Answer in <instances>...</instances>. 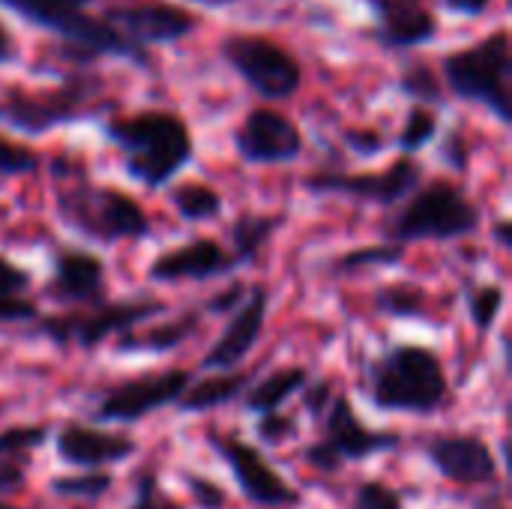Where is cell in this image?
<instances>
[{"label": "cell", "instance_id": "6da1fadb", "mask_svg": "<svg viewBox=\"0 0 512 509\" xmlns=\"http://www.w3.org/2000/svg\"><path fill=\"white\" fill-rule=\"evenodd\" d=\"M57 189L54 213L63 228L96 246L138 243L153 237V222L138 198L117 186L93 183L84 165L60 156L51 162Z\"/></svg>", "mask_w": 512, "mask_h": 509}, {"label": "cell", "instance_id": "7a4b0ae2", "mask_svg": "<svg viewBox=\"0 0 512 509\" xmlns=\"http://www.w3.org/2000/svg\"><path fill=\"white\" fill-rule=\"evenodd\" d=\"M363 390L375 411L435 417L453 399V384L441 354L429 345H390L366 360Z\"/></svg>", "mask_w": 512, "mask_h": 509}, {"label": "cell", "instance_id": "3957f363", "mask_svg": "<svg viewBox=\"0 0 512 509\" xmlns=\"http://www.w3.org/2000/svg\"><path fill=\"white\" fill-rule=\"evenodd\" d=\"M102 135L120 150L123 171L147 189L168 186L195 156L192 132L174 111L147 108L102 123Z\"/></svg>", "mask_w": 512, "mask_h": 509}, {"label": "cell", "instance_id": "277c9868", "mask_svg": "<svg viewBox=\"0 0 512 509\" xmlns=\"http://www.w3.org/2000/svg\"><path fill=\"white\" fill-rule=\"evenodd\" d=\"M483 225V210L471 195L447 180L435 177L423 183L402 207L384 222V243L408 249L411 243H453L477 234Z\"/></svg>", "mask_w": 512, "mask_h": 509}, {"label": "cell", "instance_id": "5b68a950", "mask_svg": "<svg viewBox=\"0 0 512 509\" xmlns=\"http://www.w3.org/2000/svg\"><path fill=\"white\" fill-rule=\"evenodd\" d=\"M6 9L18 12L24 21L60 36L78 63L93 57H120L135 66H147V51L135 48L120 30H114L102 15H90L93 0H0Z\"/></svg>", "mask_w": 512, "mask_h": 509}, {"label": "cell", "instance_id": "8992f818", "mask_svg": "<svg viewBox=\"0 0 512 509\" xmlns=\"http://www.w3.org/2000/svg\"><path fill=\"white\" fill-rule=\"evenodd\" d=\"M168 312L165 300L156 297H132V300H105L99 306L87 309H69V312H51L42 315L33 324V336L48 339L57 348H81L96 351L108 339L132 333L144 327L150 318Z\"/></svg>", "mask_w": 512, "mask_h": 509}, {"label": "cell", "instance_id": "52a82bcc", "mask_svg": "<svg viewBox=\"0 0 512 509\" xmlns=\"http://www.w3.org/2000/svg\"><path fill=\"white\" fill-rule=\"evenodd\" d=\"M321 435L303 447V462L318 474H339L348 462H366L381 453L402 447V435L393 429H372L360 420L351 396L339 387L324 417L318 420Z\"/></svg>", "mask_w": 512, "mask_h": 509}, {"label": "cell", "instance_id": "ba28073f", "mask_svg": "<svg viewBox=\"0 0 512 509\" xmlns=\"http://www.w3.org/2000/svg\"><path fill=\"white\" fill-rule=\"evenodd\" d=\"M512 57L507 30H498L477 45L453 51L444 57V78L447 87L465 99L489 108L504 126L512 123Z\"/></svg>", "mask_w": 512, "mask_h": 509}, {"label": "cell", "instance_id": "9c48e42d", "mask_svg": "<svg viewBox=\"0 0 512 509\" xmlns=\"http://www.w3.org/2000/svg\"><path fill=\"white\" fill-rule=\"evenodd\" d=\"M96 93H99V81L90 75H72L45 93H27L21 87H9L0 102V120L24 135H45L57 126L93 114Z\"/></svg>", "mask_w": 512, "mask_h": 509}, {"label": "cell", "instance_id": "30bf717a", "mask_svg": "<svg viewBox=\"0 0 512 509\" xmlns=\"http://www.w3.org/2000/svg\"><path fill=\"white\" fill-rule=\"evenodd\" d=\"M225 63L264 99H288L303 84L300 60L270 36L231 33L219 45Z\"/></svg>", "mask_w": 512, "mask_h": 509}, {"label": "cell", "instance_id": "8fae6325", "mask_svg": "<svg viewBox=\"0 0 512 509\" xmlns=\"http://www.w3.org/2000/svg\"><path fill=\"white\" fill-rule=\"evenodd\" d=\"M423 186V165L414 156H399L381 171H333L321 168L303 177V189L312 195L351 198L372 207H399Z\"/></svg>", "mask_w": 512, "mask_h": 509}, {"label": "cell", "instance_id": "7c38bea8", "mask_svg": "<svg viewBox=\"0 0 512 509\" xmlns=\"http://www.w3.org/2000/svg\"><path fill=\"white\" fill-rule=\"evenodd\" d=\"M192 381V369H162L120 381L96 399L90 417L99 426H135L162 408H174Z\"/></svg>", "mask_w": 512, "mask_h": 509}, {"label": "cell", "instance_id": "4fadbf2b", "mask_svg": "<svg viewBox=\"0 0 512 509\" xmlns=\"http://www.w3.org/2000/svg\"><path fill=\"white\" fill-rule=\"evenodd\" d=\"M207 447L225 462L231 471L240 495L258 509H294L303 504L300 492L264 459V453L237 438V435H222V432H207Z\"/></svg>", "mask_w": 512, "mask_h": 509}, {"label": "cell", "instance_id": "5bb4252c", "mask_svg": "<svg viewBox=\"0 0 512 509\" xmlns=\"http://www.w3.org/2000/svg\"><path fill=\"white\" fill-rule=\"evenodd\" d=\"M426 462L456 486H498L501 468L492 447L477 432H429L420 441Z\"/></svg>", "mask_w": 512, "mask_h": 509}, {"label": "cell", "instance_id": "9a60e30c", "mask_svg": "<svg viewBox=\"0 0 512 509\" xmlns=\"http://www.w3.org/2000/svg\"><path fill=\"white\" fill-rule=\"evenodd\" d=\"M234 150L246 165H291L303 153V132L285 111L261 105L237 126Z\"/></svg>", "mask_w": 512, "mask_h": 509}, {"label": "cell", "instance_id": "2e32d148", "mask_svg": "<svg viewBox=\"0 0 512 509\" xmlns=\"http://www.w3.org/2000/svg\"><path fill=\"white\" fill-rule=\"evenodd\" d=\"M102 18L141 51H147L150 45L180 42L198 27V15H192L183 6L165 3V0L117 3V6H108L102 12Z\"/></svg>", "mask_w": 512, "mask_h": 509}, {"label": "cell", "instance_id": "e0dca14e", "mask_svg": "<svg viewBox=\"0 0 512 509\" xmlns=\"http://www.w3.org/2000/svg\"><path fill=\"white\" fill-rule=\"evenodd\" d=\"M108 291V267L105 261L81 246H63L51 255V276L42 285V297L57 306H99Z\"/></svg>", "mask_w": 512, "mask_h": 509}, {"label": "cell", "instance_id": "ac0fdd59", "mask_svg": "<svg viewBox=\"0 0 512 509\" xmlns=\"http://www.w3.org/2000/svg\"><path fill=\"white\" fill-rule=\"evenodd\" d=\"M237 270V258L216 237H192L177 249L156 255L147 264V282L153 285H177V282H213L228 279Z\"/></svg>", "mask_w": 512, "mask_h": 509}, {"label": "cell", "instance_id": "d6986e66", "mask_svg": "<svg viewBox=\"0 0 512 509\" xmlns=\"http://www.w3.org/2000/svg\"><path fill=\"white\" fill-rule=\"evenodd\" d=\"M267 312H270V291L264 285H252L249 297L225 321L219 339L207 348V354L201 357L198 369L210 372V375H216V372H237L243 366V360L261 342L264 327H267Z\"/></svg>", "mask_w": 512, "mask_h": 509}, {"label": "cell", "instance_id": "ffe728a7", "mask_svg": "<svg viewBox=\"0 0 512 509\" xmlns=\"http://www.w3.org/2000/svg\"><path fill=\"white\" fill-rule=\"evenodd\" d=\"M54 453L60 462L78 471H105L138 456V441L123 432L87 423H63L54 435Z\"/></svg>", "mask_w": 512, "mask_h": 509}, {"label": "cell", "instance_id": "44dd1931", "mask_svg": "<svg viewBox=\"0 0 512 509\" xmlns=\"http://www.w3.org/2000/svg\"><path fill=\"white\" fill-rule=\"evenodd\" d=\"M375 9L372 39L387 48H414L426 45L438 33L435 15L417 0H369Z\"/></svg>", "mask_w": 512, "mask_h": 509}, {"label": "cell", "instance_id": "7402d4cb", "mask_svg": "<svg viewBox=\"0 0 512 509\" xmlns=\"http://www.w3.org/2000/svg\"><path fill=\"white\" fill-rule=\"evenodd\" d=\"M207 315L201 312V306H192L162 324L153 327H138L132 333H123L120 339H114V351L117 354H171L177 348H183L186 342H192L201 330V321Z\"/></svg>", "mask_w": 512, "mask_h": 509}, {"label": "cell", "instance_id": "603a6c76", "mask_svg": "<svg viewBox=\"0 0 512 509\" xmlns=\"http://www.w3.org/2000/svg\"><path fill=\"white\" fill-rule=\"evenodd\" d=\"M312 381V372L306 366H282L267 372L264 378H255L249 384V390L240 396L243 399V411L246 414H273L282 411L294 396H300L306 390V384Z\"/></svg>", "mask_w": 512, "mask_h": 509}, {"label": "cell", "instance_id": "cb8c5ba5", "mask_svg": "<svg viewBox=\"0 0 512 509\" xmlns=\"http://www.w3.org/2000/svg\"><path fill=\"white\" fill-rule=\"evenodd\" d=\"M255 381V372H216V375H207L201 381H192L186 387V393L180 396V402L174 405L177 414H207V411H216V408H225L231 402H237L249 384Z\"/></svg>", "mask_w": 512, "mask_h": 509}, {"label": "cell", "instance_id": "d4e9b609", "mask_svg": "<svg viewBox=\"0 0 512 509\" xmlns=\"http://www.w3.org/2000/svg\"><path fill=\"white\" fill-rule=\"evenodd\" d=\"M285 225V213H240L228 225V252L240 267H252Z\"/></svg>", "mask_w": 512, "mask_h": 509}, {"label": "cell", "instance_id": "484cf974", "mask_svg": "<svg viewBox=\"0 0 512 509\" xmlns=\"http://www.w3.org/2000/svg\"><path fill=\"white\" fill-rule=\"evenodd\" d=\"M372 309L384 318L417 321L429 315V291L414 282H390L378 285L372 294Z\"/></svg>", "mask_w": 512, "mask_h": 509}, {"label": "cell", "instance_id": "4316f807", "mask_svg": "<svg viewBox=\"0 0 512 509\" xmlns=\"http://www.w3.org/2000/svg\"><path fill=\"white\" fill-rule=\"evenodd\" d=\"M168 201H171L177 219H183L186 225L213 222L225 210L222 195L213 186H207V183H177L168 192Z\"/></svg>", "mask_w": 512, "mask_h": 509}, {"label": "cell", "instance_id": "83f0119b", "mask_svg": "<svg viewBox=\"0 0 512 509\" xmlns=\"http://www.w3.org/2000/svg\"><path fill=\"white\" fill-rule=\"evenodd\" d=\"M114 474L111 471H78V474H60L51 477L48 489L51 495L63 501H81V504H96L114 489Z\"/></svg>", "mask_w": 512, "mask_h": 509}, {"label": "cell", "instance_id": "f1b7e54d", "mask_svg": "<svg viewBox=\"0 0 512 509\" xmlns=\"http://www.w3.org/2000/svg\"><path fill=\"white\" fill-rule=\"evenodd\" d=\"M462 294H465V309H468L474 330L486 336L495 327L498 315L504 312L507 291L498 282H468Z\"/></svg>", "mask_w": 512, "mask_h": 509}, {"label": "cell", "instance_id": "f546056e", "mask_svg": "<svg viewBox=\"0 0 512 509\" xmlns=\"http://www.w3.org/2000/svg\"><path fill=\"white\" fill-rule=\"evenodd\" d=\"M405 252L408 249H402L396 243H372V246H360V249L339 255L330 270L333 273H357V270H369V267H399L405 261Z\"/></svg>", "mask_w": 512, "mask_h": 509}, {"label": "cell", "instance_id": "4dcf8cb0", "mask_svg": "<svg viewBox=\"0 0 512 509\" xmlns=\"http://www.w3.org/2000/svg\"><path fill=\"white\" fill-rule=\"evenodd\" d=\"M54 429L48 423H18L0 429V459H27V453L45 447Z\"/></svg>", "mask_w": 512, "mask_h": 509}, {"label": "cell", "instance_id": "1f68e13d", "mask_svg": "<svg viewBox=\"0 0 512 509\" xmlns=\"http://www.w3.org/2000/svg\"><path fill=\"white\" fill-rule=\"evenodd\" d=\"M399 90L411 99H417V105H444V87H441V75L429 66V63H408L402 78H399Z\"/></svg>", "mask_w": 512, "mask_h": 509}, {"label": "cell", "instance_id": "d6a6232c", "mask_svg": "<svg viewBox=\"0 0 512 509\" xmlns=\"http://www.w3.org/2000/svg\"><path fill=\"white\" fill-rule=\"evenodd\" d=\"M438 129H441L438 114H435L432 108L414 105V108L408 111L405 126H402L399 141H396L399 150H402V156H414V153H420L423 147H429V144L438 138Z\"/></svg>", "mask_w": 512, "mask_h": 509}, {"label": "cell", "instance_id": "836d02e7", "mask_svg": "<svg viewBox=\"0 0 512 509\" xmlns=\"http://www.w3.org/2000/svg\"><path fill=\"white\" fill-rule=\"evenodd\" d=\"M126 509H186L174 495L165 492L162 480H159V471L156 468H144L138 477H135V486H132V501Z\"/></svg>", "mask_w": 512, "mask_h": 509}, {"label": "cell", "instance_id": "e575fe53", "mask_svg": "<svg viewBox=\"0 0 512 509\" xmlns=\"http://www.w3.org/2000/svg\"><path fill=\"white\" fill-rule=\"evenodd\" d=\"M351 509H405V498L384 480H360L354 486Z\"/></svg>", "mask_w": 512, "mask_h": 509}, {"label": "cell", "instance_id": "d590c367", "mask_svg": "<svg viewBox=\"0 0 512 509\" xmlns=\"http://www.w3.org/2000/svg\"><path fill=\"white\" fill-rule=\"evenodd\" d=\"M297 432H300V420L294 414H285V411L261 414L255 423V435L264 447H282L291 438H297Z\"/></svg>", "mask_w": 512, "mask_h": 509}, {"label": "cell", "instance_id": "8d00e7d4", "mask_svg": "<svg viewBox=\"0 0 512 509\" xmlns=\"http://www.w3.org/2000/svg\"><path fill=\"white\" fill-rule=\"evenodd\" d=\"M36 168H39L36 150L0 135V177H27L36 174Z\"/></svg>", "mask_w": 512, "mask_h": 509}, {"label": "cell", "instance_id": "74e56055", "mask_svg": "<svg viewBox=\"0 0 512 509\" xmlns=\"http://www.w3.org/2000/svg\"><path fill=\"white\" fill-rule=\"evenodd\" d=\"M180 480L192 498V504L198 509H225V489L219 483H213L210 477H201V474H192V471H180Z\"/></svg>", "mask_w": 512, "mask_h": 509}, {"label": "cell", "instance_id": "f35d334b", "mask_svg": "<svg viewBox=\"0 0 512 509\" xmlns=\"http://www.w3.org/2000/svg\"><path fill=\"white\" fill-rule=\"evenodd\" d=\"M246 297H249V285L246 282H228L222 291H216L213 297H207L201 303V312L210 315V318H225V315L231 318L243 306Z\"/></svg>", "mask_w": 512, "mask_h": 509}, {"label": "cell", "instance_id": "ab89813d", "mask_svg": "<svg viewBox=\"0 0 512 509\" xmlns=\"http://www.w3.org/2000/svg\"><path fill=\"white\" fill-rule=\"evenodd\" d=\"M42 318L36 300L30 297H0V327H12V324H27L33 327Z\"/></svg>", "mask_w": 512, "mask_h": 509}, {"label": "cell", "instance_id": "60d3db41", "mask_svg": "<svg viewBox=\"0 0 512 509\" xmlns=\"http://www.w3.org/2000/svg\"><path fill=\"white\" fill-rule=\"evenodd\" d=\"M336 384L330 381V378H312L309 384H306V390L300 393V399H303V408L309 411V417L318 423L321 417H324V411H327V405H330V399L336 396Z\"/></svg>", "mask_w": 512, "mask_h": 509}, {"label": "cell", "instance_id": "b9f144b4", "mask_svg": "<svg viewBox=\"0 0 512 509\" xmlns=\"http://www.w3.org/2000/svg\"><path fill=\"white\" fill-rule=\"evenodd\" d=\"M342 141L354 156H363V159H372V156L384 153V147H387V138L378 129H345Z\"/></svg>", "mask_w": 512, "mask_h": 509}, {"label": "cell", "instance_id": "7bdbcfd3", "mask_svg": "<svg viewBox=\"0 0 512 509\" xmlns=\"http://www.w3.org/2000/svg\"><path fill=\"white\" fill-rule=\"evenodd\" d=\"M30 285H33L30 270H24L12 258L0 255V297H24V291H30Z\"/></svg>", "mask_w": 512, "mask_h": 509}, {"label": "cell", "instance_id": "ee69618b", "mask_svg": "<svg viewBox=\"0 0 512 509\" xmlns=\"http://www.w3.org/2000/svg\"><path fill=\"white\" fill-rule=\"evenodd\" d=\"M27 483V459H0V498L21 492Z\"/></svg>", "mask_w": 512, "mask_h": 509}, {"label": "cell", "instance_id": "f6af8a7d", "mask_svg": "<svg viewBox=\"0 0 512 509\" xmlns=\"http://www.w3.org/2000/svg\"><path fill=\"white\" fill-rule=\"evenodd\" d=\"M441 159H444L450 168H456V171H468V141H465V135H462L459 129H453V132L444 138V144H441Z\"/></svg>", "mask_w": 512, "mask_h": 509}, {"label": "cell", "instance_id": "bcb514c9", "mask_svg": "<svg viewBox=\"0 0 512 509\" xmlns=\"http://www.w3.org/2000/svg\"><path fill=\"white\" fill-rule=\"evenodd\" d=\"M489 3H492V0H444L447 9H453V12H459V15H471V18L483 15V12L489 9Z\"/></svg>", "mask_w": 512, "mask_h": 509}, {"label": "cell", "instance_id": "7dc6e473", "mask_svg": "<svg viewBox=\"0 0 512 509\" xmlns=\"http://www.w3.org/2000/svg\"><path fill=\"white\" fill-rule=\"evenodd\" d=\"M18 57V48H15V39H12V33L6 30V24L0 21V66H6V63H12Z\"/></svg>", "mask_w": 512, "mask_h": 509}, {"label": "cell", "instance_id": "c3c4849f", "mask_svg": "<svg viewBox=\"0 0 512 509\" xmlns=\"http://www.w3.org/2000/svg\"><path fill=\"white\" fill-rule=\"evenodd\" d=\"M492 237H495V243L498 246H510L512 243V222L507 216H501V219H495V225H492Z\"/></svg>", "mask_w": 512, "mask_h": 509}, {"label": "cell", "instance_id": "681fc988", "mask_svg": "<svg viewBox=\"0 0 512 509\" xmlns=\"http://www.w3.org/2000/svg\"><path fill=\"white\" fill-rule=\"evenodd\" d=\"M0 509H18V507H12V504H6V501H0Z\"/></svg>", "mask_w": 512, "mask_h": 509}]
</instances>
